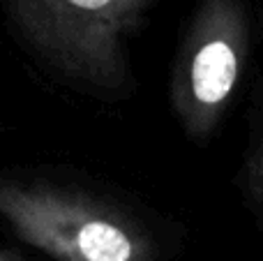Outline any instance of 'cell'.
Masks as SVG:
<instances>
[{
  "label": "cell",
  "mask_w": 263,
  "mask_h": 261,
  "mask_svg": "<svg viewBox=\"0 0 263 261\" xmlns=\"http://www.w3.org/2000/svg\"><path fill=\"white\" fill-rule=\"evenodd\" d=\"M155 0H5L26 40L60 72L97 88L127 81L125 42Z\"/></svg>",
  "instance_id": "1"
},
{
  "label": "cell",
  "mask_w": 263,
  "mask_h": 261,
  "mask_svg": "<svg viewBox=\"0 0 263 261\" xmlns=\"http://www.w3.org/2000/svg\"><path fill=\"white\" fill-rule=\"evenodd\" d=\"M0 215L55 261H153V243L134 222L67 190L0 183Z\"/></svg>",
  "instance_id": "2"
},
{
  "label": "cell",
  "mask_w": 263,
  "mask_h": 261,
  "mask_svg": "<svg viewBox=\"0 0 263 261\" xmlns=\"http://www.w3.org/2000/svg\"><path fill=\"white\" fill-rule=\"evenodd\" d=\"M250 55V18L242 0H201L173 69L171 100L190 137L219 125Z\"/></svg>",
  "instance_id": "3"
},
{
  "label": "cell",
  "mask_w": 263,
  "mask_h": 261,
  "mask_svg": "<svg viewBox=\"0 0 263 261\" xmlns=\"http://www.w3.org/2000/svg\"><path fill=\"white\" fill-rule=\"evenodd\" d=\"M247 174H250L252 194H254V199H259V201L263 203V139L259 141V146L254 148V153H252Z\"/></svg>",
  "instance_id": "4"
},
{
  "label": "cell",
  "mask_w": 263,
  "mask_h": 261,
  "mask_svg": "<svg viewBox=\"0 0 263 261\" xmlns=\"http://www.w3.org/2000/svg\"><path fill=\"white\" fill-rule=\"evenodd\" d=\"M0 261H18V257H14V254L5 252V250H0Z\"/></svg>",
  "instance_id": "5"
}]
</instances>
